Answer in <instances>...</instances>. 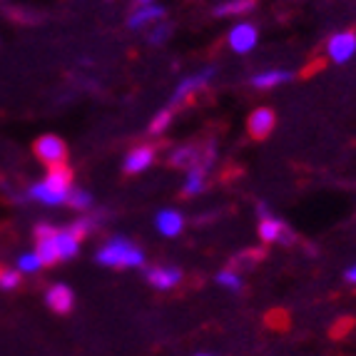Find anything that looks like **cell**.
Returning a JSON list of instances; mask_svg holds the SVG:
<instances>
[{"label":"cell","mask_w":356,"mask_h":356,"mask_svg":"<svg viewBox=\"0 0 356 356\" xmlns=\"http://www.w3.org/2000/svg\"><path fill=\"white\" fill-rule=\"evenodd\" d=\"M97 261H100L102 267L135 269V267H143V264H145V252L137 250L130 239L113 237L100 252H97Z\"/></svg>","instance_id":"1"},{"label":"cell","mask_w":356,"mask_h":356,"mask_svg":"<svg viewBox=\"0 0 356 356\" xmlns=\"http://www.w3.org/2000/svg\"><path fill=\"white\" fill-rule=\"evenodd\" d=\"M35 157L40 162H45L48 167L55 165H65V157H67V147L65 143L60 140L58 135H42L35 140Z\"/></svg>","instance_id":"2"},{"label":"cell","mask_w":356,"mask_h":356,"mask_svg":"<svg viewBox=\"0 0 356 356\" xmlns=\"http://www.w3.org/2000/svg\"><path fill=\"white\" fill-rule=\"evenodd\" d=\"M257 42H259V30L252 23H237L227 33V45L237 55L252 53L257 48Z\"/></svg>","instance_id":"3"},{"label":"cell","mask_w":356,"mask_h":356,"mask_svg":"<svg viewBox=\"0 0 356 356\" xmlns=\"http://www.w3.org/2000/svg\"><path fill=\"white\" fill-rule=\"evenodd\" d=\"M327 55L337 63V65L349 63V60L356 55V33L354 30H341V33L329 38Z\"/></svg>","instance_id":"4"},{"label":"cell","mask_w":356,"mask_h":356,"mask_svg":"<svg viewBox=\"0 0 356 356\" xmlns=\"http://www.w3.org/2000/svg\"><path fill=\"white\" fill-rule=\"evenodd\" d=\"M55 234H58V229L50 227V225H38L35 227V237H38L35 254H38V259L42 261V267H50V264H55V261L60 259Z\"/></svg>","instance_id":"5"},{"label":"cell","mask_w":356,"mask_h":356,"mask_svg":"<svg viewBox=\"0 0 356 356\" xmlns=\"http://www.w3.org/2000/svg\"><path fill=\"white\" fill-rule=\"evenodd\" d=\"M274 125H277V115L269 107H257L254 113L247 120V132H250L254 140H267L272 135Z\"/></svg>","instance_id":"6"},{"label":"cell","mask_w":356,"mask_h":356,"mask_svg":"<svg viewBox=\"0 0 356 356\" xmlns=\"http://www.w3.org/2000/svg\"><path fill=\"white\" fill-rule=\"evenodd\" d=\"M154 162V147L152 145H140V147H132L125 154V172L127 175H140L145 170H149Z\"/></svg>","instance_id":"7"},{"label":"cell","mask_w":356,"mask_h":356,"mask_svg":"<svg viewBox=\"0 0 356 356\" xmlns=\"http://www.w3.org/2000/svg\"><path fill=\"white\" fill-rule=\"evenodd\" d=\"M45 304H48V309H53L55 314H67L75 304V294L67 284H53L45 291Z\"/></svg>","instance_id":"8"},{"label":"cell","mask_w":356,"mask_h":356,"mask_svg":"<svg viewBox=\"0 0 356 356\" xmlns=\"http://www.w3.org/2000/svg\"><path fill=\"white\" fill-rule=\"evenodd\" d=\"M147 282L154 289L170 291L182 282V272H179L177 267H152V269H147Z\"/></svg>","instance_id":"9"},{"label":"cell","mask_w":356,"mask_h":356,"mask_svg":"<svg viewBox=\"0 0 356 356\" xmlns=\"http://www.w3.org/2000/svg\"><path fill=\"white\" fill-rule=\"evenodd\" d=\"M154 227H157L162 237H177L179 232L184 229V217L177 209H162L154 217Z\"/></svg>","instance_id":"10"},{"label":"cell","mask_w":356,"mask_h":356,"mask_svg":"<svg viewBox=\"0 0 356 356\" xmlns=\"http://www.w3.org/2000/svg\"><path fill=\"white\" fill-rule=\"evenodd\" d=\"M214 75V70H204V72H197V75L187 77V80H182V83L177 85V90H175L172 95V107L179 105L182 100H187L190 95H195L197 90H202L204 85L209 83V77Z\"/></svg>","instance_id":"11"},{"label":"cell","mask_w":356,"mask_h":356,"mask_svg":"<svg viewBox=\"0 0 356 356\" xmlns=\"http://www.w3.org/2000/svg\"><path fill=\"white\" fill-rule=\"evenodd\" d=\"M259 212L264 214V220L259 222V237H261V242H267V244L282 242V237L286 234V225L280 220V217H272V214H267V209H264V207H261Z\"/></svg>","instance_id":"12"},{"label":"cell","mask_w":356,"mask_h":356,"mask_svg":"<svg viewBox=\"0 0 356 356\" xmlns=\"http://www.w3.org/2000/svg\"><path fill=\"white\" fill-rule=\"evenodd\" d=\"M162 18H165V8L149 3V6H140L135 13H132L130 20H127V28L140 30V28H145V25L157 23V20H162Z\"/></svg>","instance_id":"13"},{"label":"cell","mask_w":356,"mask_h":356,"mask_svg":"<svg viewBox=\"0 0 356 356\" xmlns=\"http://www.w3.org/2000/svg\"><path fill=\"white\" fill-rule=\"evenodd\" d=\"M67 195L70 192H60V190H55V187H50L48 182H40V184H33L30 187V197L33 200H38V202H42V204H65L67 202Z\"/></svg>","instance_id":"14"},{"label":"cell","mask_w":356,"mask_h":356,"mask_svg":"<svg viewBox=\"0 0 356 356\" xmlns=\"http://www.w3.org/2000/svg\"><path fill=\"white\" fill-rule=\"evenodd\" d=\"M291 77H294L291 70H264L252 77V85H254L257 90H272V88H280V85L289 83Z\"/></svg>","instance_id":"15"},{"label":"cell","mask_w":356,"mask_h":356,"mask_svg":"<svg viewBox=\"0 0 356 356\" xmlns=\"http://www.w3.org/2000/svg\"><path fill=\"white\" fill-rule=\"evenodd\" d=\"M45 182H48L50 187H55V190H60V192H70L72 190V172H70V167H65V165L50 167Z\"/></svg>","instance_id":"16"},{"label":"cell","mask_w":356,"mask_h":356,"mask_svg":"<svg viewBox=\"0 0 356 356\" xmlns=\"http://www.w3.org/2000/svg\"><path fill=\"white\" fill-rule=\"evenodd\" d=\"M55 242H58L60 259H72V257L80 252V239H77L75 234H70L67 229H58V234H55Z\"/></svg>","instance_id":"17"},{"label":"cell","mask_w":356,"mask_h":356,"mask_svg":"<svg viewBox=\"0 0 356 356\" xmlns=\"http://www.w3.org/2000/svg\"><path fill=\"white\" fill-rule=\"evenodd\" d=\"M254 8V0H227L222 6L214 8V15L217 18H232V15H244Z\"/></svg>","instance_id":"18"},{"label":"cell","mask_w":356,"mask_h":356,"mask_svg":"<svg viewBox=\"0 0 356 356\" xmlns=\"http://www.w3.org/2000/svg\"><path fill=\"white\" fill-rule=\"evenodd\" d=\"M204 192V170L202 165L192 167L187 172V182H184V195H202Z\"/></svg>","instance_id":"19"},{"label":"cell","mask_w":356,"mask_h":356,"mask_svg":"<svg viewBox=\"0 0 356 356\" xmlns=\"http://www.w3.org/2000/svg\"><path fill=\"white\" fill-rule=\"evenodd\" d=\"M170 122H172V107H167V110H162V113L154 115V120L149 122L147 132L149 135H162V132L170 127Z\"/></svg>","instance_id":"20"},{"label":"cell","mask_w":356,"mask_h":356,"mask_svg":"<svg viewBox=\"0 0 356 356\" xmlns=\"http://www.w3.org/2000/svg\"><path fill=\"white\" fill-rule=\"evenodd\" d=\"M217 282L229 291H242V286H244L242 277H239L237 272H232V269H222V272L217 274Z\"/></svg>","instance_id":"21"},{"label":"cell","mask_w":356,"mask_h":356,"mask_svg":"<svg viewBox=\"0 0 356 356\" xmlns=\"http://www.w3.org/2000/svg\"><path fill=\"white\" fill-rule=\"evenodd\" d=\"M67 204L83 212V209H88L90 204H92V195L85 192V190H70V195H67Z\"/></svg>","instance_id":"22"},{"label":"cell","mask_w":356,"mask_h":356,"mask_svg":"<svg viewBox=\"0 0 356 356\" xmlns=\"http://www.w3.org/2000/svg\"><path fill=\"white\" fill-rule=\"evenodd\" d=\"M195 160H200L197 157V149L195 147H179L172 152V165L179 167V165H192Z\"/></svg>","instance_id":"23"},{"label":"cell","mask_w":356,"mask_h":356,"mask_svg":"<svg viewBox=\"0 0 356 356\" xmlns=\"http://www.w3.org/2000/svg\"><path fill=\"white\" fill-rule=\"evenodd\" d=\"M40 267H42V261L38 259L35 252H33V254H23L18 259V272H23V274H35Z\"/></svg>","instance_id":"24"},{"label":"cell","mask_w":356,"mask_h":356,"mask_svg":"<svg viewBox=\"0 0 356 356\" xmlns=\"http://www.w3.org/2000/svg\"><path fill=\"white\" fill-rule=\"evenodd\" d=\"M20 272H15V269H0V289H15V286L20 284Z\"/></svg>","instance_id":"25"},{"label":"cell","mask_w":356,"mask_h":356,"mask_svg":"<svg viewBox=\"0 0 356 356\" xmlns=\"http://www.w3.org/2000/svg\"><path fill=\"white\" fill-rule=\"evenodd\" d=\"M346 282H349V284H356V264H351L349 269H346Z\"/></svg>","instance_id":"26"},{"label":"cell","mask_w":356,"mask_h":356,"mask_svg":"<svg viewBox=\"0 0 356 356\" xmlns=\"http://www.w3.org/2000/svg\"><path fill=\"white\" fill-rule=\"evenodd\" d=\"M165 35H167V28L154 30V33H152V42H154V45H157V42H162V38H165Z\"/></svg>","instance_id":"27"},{"label":"cell","mask_w":356,"mask_h":356,"mask_svg":"<svg viewBox=\"0 0 356 356\" xmlns=\"http://www.w3.org/2000/svg\"><path fill=\"white\" fill-rule=\"evenodd\" d=\"M149 3H154V0H137V6H149Z\"/></svg>","instance_id":"28"},{"label":"cell","mask_w":356,"mask_h":356,"mask_svg":"<svg viewBox=\"0 0 356 356\" xmlns=\"http://www.w3.org/2000/svg\"><path fill=\"white\" fill-rule=\"evenodd\" d=\"M197 356H212V354H197Z\"/></svg>","instance_id":"29"}]
</instances>
